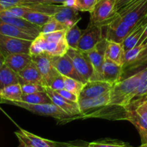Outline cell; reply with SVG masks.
I'll list each match as a JSON object with an SVG mask.
<instances>
[{"mask_svg":"<svg viewBox=\"0 0 147 147\" xmlns=\"http://www.w3.org/2000/svg\"><path fill=\"white\" fill-rule=\"evenodd\" d=\"M147 67V42L125 52L121 65V80L142 71Z\"/></svg>","mask_w":147,"mask_h":147,"instance_id":"obj_1","label":"cell"},{"mask_svg":"<svg viewBox=\"0 0 147 147\" xmlns=\"http://www.w3.org/2000/svg\"><path fill=\"white\" fill-rule=\"evenodd\" d=\"M0 103L14 105V106L26 109L34 114L44 116H50L58 120L59 123H63V124L68 123L70 121L76 120V118L66 113L54 103L31 104V103H24L23 101H8V100H1Z\"/></svg>","mask_w":147,"mask_h":147,"instance_id":"obj_2","label":"cell"},{"mask_svg":"<svg viewBox=\"0 0 147 147\" xmlns=\"http://www.w3.org/2000/svg\"><path fill=\"white\" fill-rule=\"evenodd\" d=\"M142 71L120 80L112 86L110 98L107 105H114L124 107L131 95L134 92L139 84Z\"/></svg>","mask_w":147,"mask_h":147,"instance_id":"obj_3","label":"cell"},{"mask_svg":"<svg viewBox=\"0 0 147 147\" xmlns=\"http://www.w3.org/2000/svg\"><path fill=\"white\" fill-rule=\"evenodd\" d=\"M114 14L120 16L129 27L134 29L147 15V0H133Z\"/></svg>","mask_w":147,"mask_h":147,"instance_id":"obj_4","label":"cell"},{"mask_svg":"<svg viewBox=\"0 0 147 147\" xmlns=\"http://www.w3.org/2000/svg\"><path fill=\"white\" fill-rule=\"evenodd\" d=\"M68 48L65 39L60 42H48L40 34L32 42L30 54L33 55L45 53L51 57L61 56L67 53Z\"/></svg>","mask_w":147,"mask_h":147,"instance_id":"obj_5","label":"cell"},{"mask_svg":"<svg viewBox=\"0 0 147 147\" xmlns=\"http://www.w3.org/2000/svg\"><path fill=\"white\" fill-rule=\"evenodd\" d=\"M67 54L71 58L73 64L85 83L95 80V73L91 63L84 53L78 49L68 48Z\"/></svg>","mask_w":147,"mask_h":147,"instance_id":"obj_6","label":"cell"},{"mask_svg":"<svg viewBox=\"0 0 147 147\" xmlns=\"http://www.w3.org/2000/svg\"><path fill=\"white\" fill-rule=\"evenodd\" d=\"M105 26L107 28L105 35L106 40L119 43H121L125 37L133 30L120 16L116 14H113Z\"/></svg>","mask_w":147,"mask_h":147,"instance_id":"obj_7","label":"cell"},{"mask_svg":"<svg viewBox=\"0 0 147 147\" xmlns=\"http://www.w3.org/2000/svg\"><path fill=\"white\" fill-rule=\"evenodd\" d=\"M103 25L100 24L90 22L87 28L83 30L78 45V50L86 53L95 47L103 37H106L103 35Z\"/></svg>","mask_w":147,"mask_h":147,"instance_id":"obj_8","label":"cell"},{"mask_svg":"<svg viewBox=\"0 0 147 147\" xmlns=\"http://www.w3.org/2000/svg\"><path fill=\"white\" fill-rule=\"evenodd\" d=\"M32 41L4 35L0 33V53L4 56L14 53H30Z\"/></svg>","mask_w":147,"mask_h":147,"instance_id":"obj_9","label":"cell"},{"mask_svg":"<svg viewBox=\"0 0 147 147\" xmlns=\"http://www.w3.org/2000/svg\"><path fill=\"white\" fill-rule=\"evenodd\" d=\"M127 121L136 128L142 143H147V99L139 103L135 109L128 111Z\"/></svg>","mask_w":147,"mask_h":147,"instance_id":"obj_10","label":"cell"},{"mask_svg":"<svg viewBox=\"0 0 147 147\" xmlns=\"http://www.w3.org/2000/svg\"><path fill=\"white\" fill-rule=\"evenodd\" d=\"M118 0H98L90 12V22L105 26L115 13Z\"/></svg>","mask_w":147,"mask_h":147,"instance_id":"obj_11","label":"cell"},{"mask_svg":"<svg viewBox=\"0 0 147 147\" xmlns=\"http://www.w3.org/2000/svg\"><path fill=\"white\" fill-rule=\"evenodd\" d=\"M90 118H99L108 120H126L128 111L123 106L106 105L91 112L82 115L81 119Z\"/></svg>","mask_w":147,"mask_h":147,"instance_id":"obj_12","label":"cell"},{"mask_svg":"<svg viewBox=\"0 0 147 147\" xmlns=\"http://www.w3.org/2000/svg\"><path fill=\"white\" fill-rule=\"evenodd\" d=\"M106 45H107V40L106 37H103L101 41L98 43L92 50L84 53L93 67L95 80H102L103 65L105 60Z\"/></svg>","mask_w":147,"mask_h":147,"instance_id":"obj_13","label":"cell"},{"mask_svg":"<svg viewBox=\"0 0 147 147\" xmlns=\"http://www.w3.org/2000/svg\"><path fill=\"white\" fill-rule=\"evenodd\" d=\"M32 60L35 63L41 73L45 87H48L52 80L59 73L52 63L51 56L45 53L33 55Z\"/></svg>","mask_w":147,"mask_h":147,"instance_id":"obj_14","label":"cell"},{"mask_svg":"<svg viewBox=\"0 0 147 147\" xmlns=\"http://www.w3.org/2000/svg\"><path fill=\"white\" fill-rule=\"evenodd\" d=\"M45 91L50 98L51 99L53 103L58 106L66 113L76 118V120L81 119L80 111L79 109L78 103H74V102L67 100L60 96L59 93H57L55 90L50 88V87H45Z\"/></svg>","mask_w":147,"mask_h":147,"instance_id":"obj_15","label":"cell"},{"mask_svg":"<svg viewBox=\"0 0 147 147\" xmlns=\"http://www.w3.org/2000/svg\"><path fill=\"white\" fill-rule=\"evenodd\" d=\"M52 63L55 68L63 76L66 77L72 78L73 79L79 80L85 84V81L83 80L80 75L78 73L73 64L71 58L66 53L61 56H55L51 57Z\"/></svg>","mask_w":147,"mask_h":147,"instance_id":"obj_16","label":"cell"},{"mask_svg":"<svg viewBox=\"0 0 147 147\" xmlns=\"http://www.w3.org/2000/svg\"><path fill=\"white\" fill-rule=\"evenodd\" d=\"M113 85L104 80H89L84 84L79 98H96L109 93Z\"/></svg>","mask_w":147,"mask_h":147,"instance_id":"obj_17","label":"cell"},{"mask_svg":"<svg viewBox=\"0 0 147 147\" xmlns=\"http://www.w3.org/2000/svg\"><path fill=\"white\" fill-rule=\"evenodd\" d=\"M19 142L22 146H30L32 147H57V142L43 139L33 134L24 129H20L15 132Z\"/></svg>","mask_w":147,"mask_h":147,"instance_id":"obj_18","label":"cell"},{"mask_svg":"<svg viewBox=\"0 0 147 147\" xmlns=\"http://www.w3.org/2000/svg\"><path fill=\"white\" fill-rule=\"evenodd\" d=\"M110 92L103 96L96 98H78V104L80 111V115H84L96 109L104 106L109 103Z\"/></svg>","mask_w":147,"mask_h":147,"instance_id":"obj_19","label":"cell"},{"mask_svg":"<svg viewBox=\"0 0 147 147\" xmlns=\"http://www.w3.org/2000/svg\"><path fill=\"white\" fill-rule=\"evenodd\" d=\"M53 18L63 23L67 28L78 24L81 20V17L79 16L78 10L72 7H65L63 4L60 9L53 16Z\"/></svg>","mask_w":147,"mask_h":147,"instance_id":"obj_20","label":"cell"},{"mask_svg":"<svg viewBox=\"0 0 147 147\" xmlns=\"http://www.w3.org/2000/svg\"><path fill=\"white\" fill-rule=\"evenodd\" d=\"M17 75L19 77L20 84H22L24 83H31L41 85L45 87L41 73H40L37 65L32 60L22 70L17 73Z\"/></svg>","mask_w":147,"mask_h":147,"instance_id":"obj_21","label":"cell"},{"mask_svg":"<svg viewBox=\"0 0 147 147\" xmlns=\"http://www.w3.org/2000/svg\"><path fill=\"white\" fill-rule=\"evenodd\" d=\"M121 65L105 57L103 65L102 80L113 85L121 80Z\"/></svg>","mask_w":147,"mask_h":147,"instance_id":"obj_22","label":"cell"},{"mask_svg":"<svg viewBox=\"0 0 147 147\" xmlns=\"http://www.w3.org/2000/svg\"><path fill=\"white\" fill-rule=\"evenodd\" d=\"M0 20L4 22L9 23L10 24H12L34 37H37L40 34L41 27L32 24L23 17H0Z\"/></svg>","mask_w":147,"mask_h":147,"instance_id":"obj_23","label":"cell"},{"mask_svg":"<svg viewBox=\"0 0 147 147\" xmlns=\"http://www.w3.org/2000/svg\"><path fill=\"white\" fill-rule=\"evenodd\" d=\"M32 62L30 53H14L5 57V65L16 73H19Z\"/></svg>","mask_w":147,"mask_h":147,"instance_id":"obj_24","label":"cell"},{"mask_svg":"<svg viewBox=\"0 0 147 147\" xmlns=\"http://www.w3.org/2000/svg\"><path fill=\"white\" fill-rule=\"evenodd\" d=\"M124 51L121 43L108 41L106 45L105 57L112 60L118 65H121L123 63V57Z\"/></svg>","mask_w":147,"mask_h":147,"instance_id":"obj_25","label":"cell"},{"mask_svg":"<svg viewBox=\"0 0 147 147\" xmlns=\"http://www.w3.org/2000/svg\"><path fill=\"white\" fill-rule=\"evenodd\" d=\"M0 33L4 35L23 39V40H32V41L36 38L31 34L22 31L18 27L9 23L4 22L1 20H0Z\"/></svg>","mask_w":147,"mask_h":147,"instance_id":"obj_26","label":"cell"},{"mask_svg":"<svg viewBox=\"0 0 147 147\" xmlns=\"http://www.w3.org/2000/svg\"><path fill=\"white\" fill-rule=\"evenodd\" d=\"M145 26L142 25L140 23L137 26H136L131 31V32L125 37V39L121 42L124 53L137 45L138 42L141 38V36H142L144 30L145 28Z\"/></svg>","mask_w":147,"mask_h":147,"instance_id":"obj_27","label":"cell"},{"mask_svg":"<svg viewBox=\"0 0 147 147\" xmlns=\"http://www.w3.org/2000/svg\"><path fill=\"white\" fill-rule=\"evenodd\" d=\"M22 94L21 85L20 83L10 85L0 90V101H20Z\"/></svg>","mask_w":147,"mask_h":147,"instance_id":"obj_28","label":"cell"},{"mask_svg":"<svg viewBox=\"0 0 147 147\" xmlns=\"http://www.w3.org/2000/svg\"><path fill=\"white\" fill-rule=\"evenodd\" d=\"M19 83L17 73L5 64L0 68V90L7 86Z\"/></svg>","mask_w":147,"mask_h":147,"instance_id":"obj_29","label":"cell"},{"mask_svg":"<svg viewBox=\"0 0 147 147\" xmlns=\"http://www.w3.org/2000/svg\"><path fill=\"white\" fill-rule=\"evenodd\" d=\"M22 17L40 27H42L53 19V17L49 15V14L39 12V11H32L31 9H30V10L27 13H25Z\"/></svg>","mask_w":147,"mask_h":147,"instance_id":"obj_30","label":"cell"},{"mask_svg":"<svg viewBox=\"0 0 147 147\" xmlns=\"http://www.w3.org/2000/svg\"><path fill=\"white\" fill-rule=\"evenodd\" d=\"M83 30H80L77 24L66 30L65 40L69 48L78 49V45L83 34Z\"/></svg>","mask_w":147,"mask_h":147,"instance_id":"obj_31","label":"cell"},{"mask_svg":"<svg viewBox=\"0 0 147 147\" xmlns=\"http://www.w3.org/2000/svg\"><path fill=\"white\" fill-rule=\"evenodd\" d=\"M20 101L31 104H45L53 103L51 99L47 94L46 91H40L31 94H22Z\"/></svg>","mask_w":147,"mask_h":147,"instance_id":"obj_32","label":"cell"},{"mask_svg":"<svg viewBox=\"0 0 147 147\" xmlns=\"http://www.w3.org/2000/svg\"><path fill=\"white\" fill-rule=\"evenodd\" d=\"M31 9L32 11L45 13L53 17L62 7V4H30L24 5Z\"/></svg>","mask_w":147,"mask_h":147,"instance_id":"obj_33","label":"cell"},{"mask_svg":"<svg viewBox=\"0 0 147 147\" xmlns=\"http://www.w3.org/2000/svg\"><path fill=\"white\" fill-rule=\"evenodd\" d=\"M88 147H132L129 144L113 139H103L88 143Z\"/></svg>","mask_w":147,"mask_h":147,"instance_id":"obj_34","label":"cell"},{"mask_svg":"<svg viewBox=\"0 0 147 147\" xmlns=\"http://www.w3.org/2000/svg\"><path fill=\"white\" fill-rule=\"evenodd\" d=\"M64 80L65 89L67 90H69V91L72 92V93H75V94L79 96L83 86H84V83L79 81V80H76V79H73L72 78L66 77V76H64Z\"/></svg>","mask_w":147,"mask_h":147,"instance_id":"obj_35","label":"cell"},{"mask_svg":"<svg viewBox=\"0 0 147 147\" xmlns=\"http://www.w3.org/2000/svg\"><path fill=\"white\" fill-rule=\"evenodd\" d=\"M67 29L68 28L63 23L53 18L40 28V33L54 32L60 30H67Z\"/></svg>","mask_w":147,"mask_h":147,"instance_id":"obj_36","label":"cell"},{"mask_svg":"<svg viewBox=\"0 0 147 147\" xmlns=\"http://www.w3.org/2000/svg\"><path fill=\"white\" fill-rule=\"evenodd\" d=\"M21 85L23 94H31L40 91H45V87L36 83H24Z\"/></svg>","mask_w":147,"mask_h":147,"instance_id":"obj_37","label":"cell"},{"mask_svg":"<svg viewBox=\"0 0 147 147\" xmlns=\"http://www.w3.org/2000/svg\"><path fill=\"white\" fill-rule=\"evenodd\" d=\"M66 30L54 32L50 33H40L42 37L48 42H60L65 39Z\"/></svg>","mask_w":147,"mask_h":147,"instance_id":"obj_38","label":"cell"},{"mask_svg":"<svg viewBox=\"0 0 147 147\" xmlns=\"http://www.w3.org/2000/svg\"><path fill=\"white\" fill-rule=\"evenodd\" d=\"M98 0H77V9L81 11H90Z\"/></svg>","mask_w":147,"mask_h":147,"instance_id":"obj_39","label":"cell"},{"mask_svg":"<svg viewBox=\"0 0 147 147\" xmlns=\"http://www.w3.org/2000/svg\"><path fill=\"white\" fill-rule=\"evenodd\" d=\"M48 87L54 90H61L65 88V80L64 76L60 73H58L54 78L52 80L51 83H50Z\"/></svg>","mask_w":147,"mask_h":147,"instance_id":"obj_40","label":"cell"},{"mask_svg":"<svg viewBox=\"0 0 147 147\" xmlns=\"http://www.w3.org/2000/svg\"><path fill=\"white\" fill-rule=\"evenodd\" d=\"M57 147H88V142L82 140L71 141L67 142H57Z\"/></svg>","mask_w":147,"mask_h":147,"instance_id":"obj_41","label":"cell"},{"mask_svg":"<svg viewBox=\"0 0 147 147\" xmlns=\"http://www.w3.org/2000/svg\"><path fill=\"white\" fill-rule=\"evenodd\" d=\"M66 0H24L20 6H24L30 4H63Z\"/></svg>","mask_w":147,"mask_h":147,"instance_id":"obj_42","label":"cell"},{"mask_svg":"<svg viewBox=\"0 0 147 147\" xmlns=\"http://www.w3.org/2000/svg\"><path fill=\"white\" fill-rule=\"evenodd\" d=\"M57 93L60 95L61 96H63V98H65L67 100H70L72 102H74V103H78V101L79 96H77L75 93H72V92L69 91V90H65V89H61V90H55Z\"/></svg>","mask_w":147,"mask_h":147,"instance_id":"obj_43","label":"cell"},{"mask_svg":"<svg viewBox=\"0 0 147 147\" xmlns=\"http://www.w3.org/2000/svg\"><path fill=\"white\" fill-rule=\"evenodd\" d=\"M147 42V24L145 26V28L144 30L143 33H142V36H141V38L139 40V42H138L137 45H139L142 44H145V43Z\"/></svg>","mask_w":147,"mask_h":147,"instance_id":"obj_44","label":"cell"},{"mask_svg":"<svg viewBox=\"0 0 147 147\" xmlns=\"http://www.w3.org/2000/svg\"><path fill=\"white\" fill-rule=\"evenodd\" d=\"M131 1H133V0H118L117 4H116V6L115 12H116V11H118L119 9H121V7H124L125 5H126L127 4H129V3L131 2Z\"/></svg>","mask_w":147,"mask_h":147,"instance_id":"obj_45","label":"cell"},{"mask_svg":"<svg viewBox=\"0 0 147 147\" xmlns=\"http://www.w3.org/2000/svg\"><path fill=\"white\" fill-rule=\"evenodd\" d=\"M65 7H72V8H75L77 9V0H66L63 4Z\"/></svg>","mask_w":147,"mask_h":147,"instance_id":"obj_46","label":"cell"},{"mask_svg":"<svg viewBox=\"0 0 147 147\" xmlns=\"http://www.w3.org/2000/svg\"><path fill=\"white\" fill-rule=\"evenodd\" d=\"M5 64V57L0 53V68Z\"/></svg>","mask_w":147,"mask_h":147,"instance_id":"obj_47","label":"cell"},{"mask_svg":"<svg viewBox=\"0 0 147 147\" xmlns=\"http://www.w3.org/2000/svg\"><path fill=\"white\" fill-rule=\"evenodd\" d=\"M141 24H142V25H144V26H145L146 24H147V15L146 16V17H145V18L143 20H142V22H141Z\"/></svg>","mask_w":147,"mask_h":147,"instance_id":"obj_48","label":"cell"},{"mask_svg":"<svg viewBox=\"0 0 147 147\" xmlns=\"http://www.w3.org/2000/svg\"><path fill=\"white\" fill-rule=\"evenodd\" d=\"M139 147H147V143L146 144H142V145H141Z\"/></svg>","mask_w":147,"mask_h":147,"instance_id":"obj_49","label":"cell"},{"mask_svg":"<svg viewBox=\"0 0 147 147\" xmlns=\"http://www.w3.org/2000/svg\"><path fill=\"white\" fill-rule=\"evenodd\" d=\"M22 147H32V146H23Z\"/></svg>","mask_w":147,"mask_h":147,"instance_id":"obj_50","label":"cell"}]
</instances>
